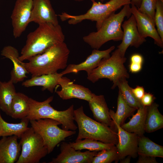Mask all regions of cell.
Listing matches in <instances>:
<instances>
[{
    "mask_svg": "<svg viewBox=\"0 0 163 163\" xmlns=\"http://www.w3.org/2000/svg\"><path fill=\"white\" fill-rule=\"evenodd\" d=\"M65 37L59 24L46 23L39 25L27 35L26 43L21 49L19 59L23 62L41 54L52 46L64 42Z\"/></svg>",
    "mask_w": 163,
    "mask_h": 163,
    "instance_id": "1",
    "label": "cell"
},
{
    "mask_svg": "<svg viewBox=\"0 0 163 163\" xmlns=\"http://www.w3.org/2000/svg\"><path fill=\"white\" fill-rule=\"evenodd\" d=\"M70 52L64 42L59 43L31 57L25 67L32 77L55 73L66 67Z\"/></svg>",
    "mask_w": 163,
    "mask_h": 163,
    "instance_id": "2",
    "label": "cell"
},
{
    "mask_svg": "<svg viewBox=\"0 0 163 163\" xmlns=\"http://www.w3.org/2000/svg\"><path fill=\"white\" fill-rule=\"evenodd\" d=\"M131 15L130 4L124 5L119 13H113L105 20L96 31L84 37L83 41L93 49L99 50L108 41L122 40V24L125 17L129 18Z\"/></svg>",
    "mask_w": 163,
    "mask_h": 163,
    "instance_id": "3",
    "label": "cell"
},
{
    "mask_svg": "<svg viewBox=\"0 0 163 163\" xmlns=\"http://www.w3.org/2000/svg\"><path fill=\"white\" fill-rule=\"evenodd\" d=\"M74 120L77 123L78 133L76 139L88 138L115 145L118 142L117 132L106 125L86 115L83 107L74 110Z\"/></svg>",
    "mask_w": 163,
    "mask_h": 163,
    "instance_id": "4",
    "label": "cell"
},
{
    "mask_svg": "<svg viewBox=\"0 0 163 163\" xmlns=\"http://www.w3.org/2000/svg\"><path fill=\"white\" fill-rule=\"evenodd\" d=\"M53 98V97L51 96L43 101H39L30 97L29 111L26 118L29 120L45 118L53 119L61 123L63 129L75 131L78 126L74 122V105H71L65 110H57L50 104Z\"/></svg>",
    "mask_w": 163,
    "mask_h": 163,
    "instance_id": "5",
    "label": "cell"
},
{
    "mask_svg": "<svg viewBox=\"0 0 163 163\" xmlns=\"http://www.w3.org/2000/svg\"><path fill=\"white\" fill-rule=\"evenodd\" d=\"M126 60L117 49L111 56L103 59L96 68L87 73V78L93 83L101 79H108L113 82L111 88L114 89L120 80L129 78L124 65Z\"/></svg>",
    "mask_w": 163,
    "mask_h": 163,
    "instance_id": "6",
    "label": "cell"
},
{
    "mask_svg": "<svg viewBox=\"0 0 163 163\" xmlns=\"http://www.w3.org/2000/svg\"><path fill=\"white\" fill-rule=\"evenodd\" d=\"M92 2L91 8L84 14L73 15L63 12L58 16L62 21L68 20L70 24H76L85 20L95 21L97 30L111 15L122 6L130 4L131 0H110L105 3L96 1Z\"/></svg>",
    "mask_w": 163,
    "mask_h": 163,
    "instance_id": "7",
    "label": "cell"
},
{
    "mask_svg": "<svg viewBox=\"0 0 163 163\" xmlns=\"http://www.w3.org/2000/svg\"><path fill=\"white\" fill-rule=\"evenodd\" d=\"M31 127L42 137L48 154L56 146L67 137L75 134V131L66 130L60 128L61 123L49 118L29 120Z\"/></svg>",
    "mask_w": 163,
    "mask_h": 163,
    "instance_id": "8",
    "label": "cell"
},
{
    "mask_svg": "<svg viewBox=\"0 0 163 163\" xmlns=\"http://www.w3.org/2000/svg\"><path fill=\"white\" fill-rule=\"evenodd\" d=\"M20 156L16 163H38L48 154L41 136L31 127L22 135Z\"/></svg>",
    "mask_w": 163,
    "mask_h": 163,
    "instance_id": "9",
    "label": "cell"
},
{
    "mask_svg": "<svg viewBox=\"0 0 163 163\" xmlns=\"http://www.w3.org/2000/svg\"><path fill=\"white\" fill-rule=\"evenodd\" d=\"M34 0H16L11 18L13 35L18 38L30 23Z\"/></svg>",
    "mask_w": 163,
    "mask_h": 163,
    "instance_id": "10",
    "label": "cell"
},
{
    "mask_svg": "<svg viewBox=\"0 0 163 163\" xmlns=\"http://www.w3.org/2000/svg\"><path fill=\"white\" fill-rule=\"evenodd\" d=\"M60 153L52 159L49 163H92L97 152L87 151L82 152L76 150L67 142H62L60 146Z\"/></svg>",
    "mask_w": 163,
    "mask_h": 163,
    "instance_id": "11",
    "label": "cell"
},
{
    "mask_svg": "<svg viewBox=\"0 0 163 163\" xmlns=\"http://www.w3.org/2000/svg\"><path fill=\"white\" fill-rule=\"evenodd\" d=\"M123 35L121 43L117 46L121 55L125 56L126 51L129 46L138 48L146 39L140 34L134 16L132 14L128 19L122 24Z\"/></svg>",
    "mask_w": 163,
    "mask_h": 163,
    "instance_id": "12",
    "label": "cell"
},
{
    "mask_svg": "<svg viewBox=\"0 0 163 163\" xmlns=\"http://www.w3.org/2000/svg\"><path fill=\"white\" fill-rule=\"evenodd\" d=\"M113 122L116 127L118 138V142L116 146L119 160L128 156L136 158L138 155L139 136L135 133L125 130L116 122Z\"/></svg>",
    "mask_w": 163,
    "mask_h": 163,
    "instance_id": "13",
    "label": "cell"
},
{
    "mask_svg": "<svg viewBox=\"0 0 163 163\" xmlns=\"http://www.w3.org/2000/svg\"><path fill=\"white\" fill-rule=\"evenodd\" d=\"M115 48V46H113L103 50L94 49L84 62L78 64H69L61 73L62 75L71 73H77L81 71L87 73L96 68L103 59L110 57V53Z\"/></svg>",
    "mask_w": 163,
    "mask_h": 163,
    "instance_id": "14",
    "label": "cell"
},
{
    "mask_svg": "<svg viewBox=\"0 0 163 163\" xmlns=\"http://www.w3.org/2000/svg\"><path fill=\"white\" fill-rule=\"evenodd\" d=\"M58 85L61 87L60 91L56 93L63 100L78 98L88 102L92 98L93 93L88 88L81 85L75 84L66 77H61Z\"/></svg>",
    "mask_w": 163,
    "mask_h": 163,
    "instance_id": "15",
    "label": "cell"
},
{
    "mask_svg": "<svg viewBox=\"0 0 163 163\" xmlns=\"http://www.w3.org/2000/svg\"><path fill=\"white\" fill-rule=\"evenodd\" d=\"M130 10L135 18L137 28L140 35L144 38L147 37L152 38L156 45L162 48L163 40L157 32L155 23L147 15L139 11L134 5H131Z\"/></svg>",
    "mask_w": 163,
    "mask_h": 163,
    "instance_id": "16",
    "label": "cell"
},
{
    "mask_svg": "<svg viewBox=\"0 0 163 163\" xmlns=\"http://www.w3.org/2000/svg\"><path fill=\"white\" fill-rule=\"evenodd\" d=\"M38 25L46 23L59 24L56 14L50 0H34L30 22Z\"/></svg>",
    "mask_w": 163,
    "mask_h": 163,
    "instance_id": "17",
    "label": "cell"
},
{
    "mask_svg": "<svg viewBox=\"0 0 163 163\" xmlns=\"http://www.w3.org/2000/svg\"><path fill=\"white\" fill-rule=\"evenodd\" d=\"M88 102L94 118L97 121L109 126L115 131L116 130L117 131L116 127L110 115L104 96L93 93L91 99Z\"/></svg>",
    "mask_w": 163,
    "mask_h": 163,
    "instance_id": "18",
    "label": "cell"
},
{
    "mask_svg": "<svg viewBox=\"0 0 163 163\" xmlns=\"http://www.w3.org/2000/svg\"><path fill=\"white\" fill-rule=\"evenodd\" d=\"M1 55L10 59L13 67L11 72V78L15 84L22 81L27 78L29 74L25 66V62L19 59V53L17 49L10 45L5 46L1 52Z\"/></svg>",
    "mask_w": 163,
    "mask_h": 163,
    "instance_id": "19",
    "label": "cell"
},
{
    "mask_svg": "<svg viewBox=\"0 0 163 163\" xmlns=\"http://www.w3.org/2000/svg\"><path fill=\"white\" fill-rule=\"evenodd\" d=\"M16 136L2 137L0 139V163H14L18 160L21 146Z\"/></svg>",
    "mask_w": 163,
    "mask_h": 163,
    "instance_id": "20",
    "label": "cell"
},
{
    "mask_svg": "<svg viewBox=\"0 0 163 163\" xmlns=\"http://www.w3.org/2000/svg\"><path fill=\"white\" fill-rule=\"evenodd\" d=\"M61 73L57 72L48 74H43L32 77L23 82L22 85L25 87L35 86L42 87V90H47L53 93L56 86L58 85L59 79L63 76Z\"/></svg>",
    "mask_w": 163,
    "mask_h": 163,
    "instance_id": "21",
    "label": "cell"
},
{
    "mask_svg": "<svg viewBox=\"0 0 163 163\" xmlns=\"http://www.w3.org/2000/svg\"><path fill=\"white\" fill-rule=\"evenodd\" d=\"M147 106H142L138 109L129 121L121 127L125 130L136 134L139 137L144 135Z\"/></svg>",
    "mask_w": 163,
    "mask_h": 163,
    "instance_id": "22",
    "label": "cell"
},
{
    "mask_svg": "<svg viewBox=\"0 0 163 163\" xmlns=\"http://www.w3.org/2000/svg\"><path fill=\"white\" fill-rule=\"evenodd\" d=\"M29 98L23 93L16 92L11 103L10 116L15 119L25 118L29 111Z\"/></svg>",
    "mask_w": 163,
    "mask_h": 163,
    "instance_id": "23",
    "label": "cell"
},
{
    "mask_svg": "<svg viewBox=\"0 0 163 163\" xmlns=\"http://www.w3.org/2000/svg\"><path fill=\"white\" fill-rule=\"evenodd\" d=\"M14 84L11 79L7 82L0 81V109L9 116L11 103L17 92Z\"/></svg>",
    "mask_w": 163,
    "mask_h": 163,
    "instance_id": "24",
    "label": "cell"
},
{
    "mask_svg": "<svg viewBox=\"0 0 163 163\" xmlns=\"http://www.w3.org/2000/svg\"><path fill=\"white\" fill-rule=\"evenodd\" d=\"M158 105L153 102L147 106L145 120V132L151 133L163 127V116L158 109Z\"/></svg>",
    "mask_w": 163,
    "mask_h": 163,
    "instance_id": "25",
    "label": "cell"
},
{
    "mask_svg": "<svg viewBox=\"0 0 163 163\" xmlns=\"http://www.w3.org/2000/svg\"><path fill=\"white\" fill-rule=\"evenodd\" d=\"M29 120L26 118L21 119L18 123L7 122L2 118L0 109V137L16 136L20 139L23 133L29 127Z\"/></svg>",
    "mask_w": 163,
    "mask_h": 163,
    "instance_id": "26",
    "label": "cell"
},
{
    "mask_svg": "<svg viewBox=\"0 0 163 163\" xmlns=\"http://www.w3.org/2000/svg\"><path fill=\"white\" fill-rule=\"evenodd\" d=\"M136 110L127 104L119 91L117 111L115 113L110 110L109 113L112 120L121 126L124 123L127 118L132 115Z\"/></svg>",
    "mask_w": 163,
    "mask_h": 163,
    "instance_id": "27",
    "label": "cell"
},
{
    "mask_svg": "<svg viewBox=\"0 0 163 163\" xmlns=\"http://www.w3.org/2000/svg\"><path fill=\"white\" fill-rule=\"evenodd\" d=\"M138 155L163 157V147L143 136L139 137Z\"/></svg>",
    "mask_w": 163,
    "mask_h": 163,
    "instance_id": "28",
    "label": "cell"
},
{
    "mask_svg": "<svg viewBox=\"0 0 163 163\" xmlns=\"http://www.w3.org/2000/svg\"><path fill=\"white\" fill-rule=\"evenodd\" d=\"M69 143L76 150L86 149L97 152L110 149L116 145L113 144L105 143L88 138H85L83 140L76 139L75 142Z\"/></svg>",
    "mask_w": 163,
    "mask_h": 163,
    "instance_id": "29",
    "label": "cell"
},
{
    "mask_svg": "<svg viewBox=\"0 0 163 163\" xmlns=\"http://www.w3.org/2000/svg\"><path fill=\"white\" fill-rule=\"evenodd\" d=\"M117 87L124 99L129 105L136 109L142 106L140 101L134 95L132 91V88L129 85L126 79L120 80Z\"/></svg>",
    "mask_w": 163,
    "mask_h": 163,
    "instance_id": "30",
    "label": "cell"
},
{
    "mask_svg": "<svg viewBox=\"0 0 163 163\" xmlns=\"http://www.w3.org/2000/svg\"><path fill=\"white\" fill-rule=\"evenodd\" d=\"M119 160L118 154L115 146L110 149L99 151L94 157L92 163H110Z\"/></svg>",
    "mask_w": 163,
    "mask_h": 163,
    "instance_id": "31",
    "label": "cell"
},
{
    "mask_svg": "<svg viewBox=\"0 0 163 163\" xmlns=\"http://www.w3.org/2000/svg\"><path fill=\"white\" fill-rule=\"evenodd\" d=\"M158 0H142L140 6L137 8L139 11L147 15L154 23V16Z\"/></svg>",
    "mask_w": 163,
    "mask_h": 163,
    "instance_id": "32",
    "label": "cell"
},
{
    "mask_svg": "<svg viewBox=\"0 0 163 163\" xmlns=\"http://www.w3.org/2000/svg\"><path fill=\"white\" fill-rule=\"evenodd\" d=\"M154 22L157 32L163 40V2L159 0L156 5Z\"/></svg>",
    "mask_w": 163,
    "mask_h": 163,
    "instance_id": "33",
    "label": "cell"
},
{
    "mask_svg": "<svg viewBox=\"0 0 163 163\" xmlns=\"http://www.w3.org/2000/svg\"><path fill=\"white\" fill-rule=\"evenodd\" d=\"M155 99V97L152 94L150 93H145L140 101L143 106H149L154 102Z\"/></svg>",
    "mask_w": 163,
    "mask_h": 163,
    "instance_id": "34",
    "label": "cell"
},
{
    "mask_svg": "<svg viewBox=\"0 0 163 163\" xmlns=\"http://www.w3.org/2000/svg\"><path fill=\"white\" fill-rule=\"evenodd\" d=\"M138 159L136 163H157L156 157L150 156L138 155Z\"/></svg>",
    "mask_w": 163,
    "mask_h": 163,
    "instance_id": "35",
    "label": "cell"
},
{
    "mask_svg": "<svg viewBox=\"0 0 163 163\" xmlns=\"http://www.w3.org/2000/svg\"><path fill=\"white\" fill-rule=\"evenodd\" d=\"M132 90L136 97L140 101L145 93L143 87L137 86L135 88H132Z\"/></svg>",
    "mask_w": 163,
    "mask_h": 163,
    "instance_id": "36",
    "label": "cell"
},
{
    "mask_svg": "<svg viewBox=\"0 0 163 163\" xmlns=\"http://www.w3.org/2000/svg\"><path fill=\"white\" fill-rule=\"evenodd\" d=\"M142 68V64L131 62L129 65V70L132 73H137L140 71Z\"/></svg>",
    "mask_w": 163,
    "mask_h": 163,
    "instance_id": "37",
    "label": "cell"
},
{
    "mask_svg": "<svg viewBox=\"0 0 163 163\" xmlns=\"http://www.w3.org/2000/svg\"><path fill=\"white\" fill-rule=\"evenodd\" d=\"M143 59L142 56L139 54H135L132 55L130 58L131 62L142 64Z\"/></svg>",
    "mask_w": 163,
    "mask_h": 163,
    "instance_id": "38",
    "label": "cell"
},
{
    "mask_svg": "<svg viewBox=\"0 0 163 163\" xmlns=\"http://www.w3.org/2000/svg\"><path fill=\"white\" fill-rule=\"evenodd\" d=\"M142 0H131L130 4L134 5L138 8L141 4Z\"/></svg>",
    "mask_w": 163,
    "mask_h": 163,
    "instance_id": "39",
    "label": "cell"
},
{
    "mask_svg": "<svg viewBox=\"0 0 163 163\" xmlns=\"http://www.w3.org/2000/svg\"><path fill=\"white\" fill-rule=\"evenodd\" d=\"M131 157L129 156H128L127 157H125L124 158L120 160V163H129L130 161Z\"/></svg>",
    "mask_w": 163,
    "mask_h": 163,
    "instance_id": "40",
    "label": "cell"
},
{
    "mask_svg": "<svg viewBox=\"0 0 163 163\" xmlns=\"http://www.w3.org/2000/svg\"><path fill=\"white\" fill-rule=\"evenodd\" d=\"M74 0L77 2H80V1H82L85 0ZM90 0L92 2L94 1H96V0Z\"/></svg>",
    "mask_w": 163,
    "mask_h": 163,
    "instance_id": "41",
    "label": "cell"
},
{
    "mask_svg": "<svg viewBox=\"0 0 163 163\" xmlns=\"http://www.w3.org/2000/svg\"><path fill=\"white\" fill-rule=\"evenodd\" d=\"M98 0L101 1V2H103L105 0Z\"/></svg>",
    "mask_w": 163,
    "mask_h": 163,
    "instance_id": "42",
    "label": "cell"
},
{
    "mask_svg": "<svg viewBox=\"0 0 163 163\" xmlns=\"http://www.w3.org/2000/svg\"><path fill=\"white\" fill-rule=\"evenodd\" d=\"M159 1H160L162 2H163V0H159Z\"/></svg>",
    "mask_w": 163,
    "mask_h": 163,
    "instance_id": "43",
    "label": "cell"
},
{
    "mask_svg": "<svg viewBox=\"0 0 163 163\" xmlns=\"http://www.w3.org/2000/svg\"></svg>",
    "mask_w": 163,
    "mask_h": 163,
    "instance_id": "44",
    "label": "cell"
}]
</instances>
